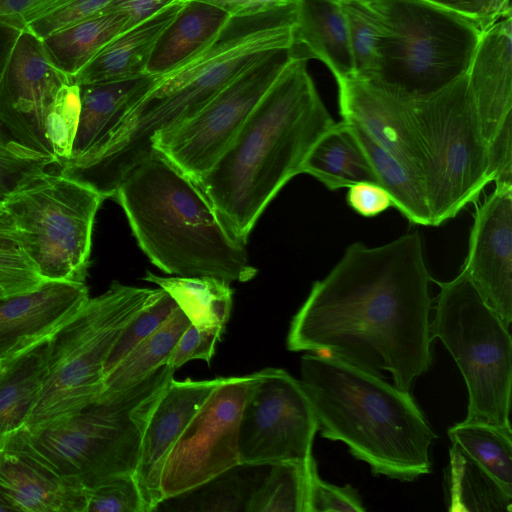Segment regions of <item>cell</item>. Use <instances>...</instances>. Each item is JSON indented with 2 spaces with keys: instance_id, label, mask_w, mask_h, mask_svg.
I'll list each match as a JSON object with an SVG mask.
<instances>
[{
  "instance_id": "8d00e7d4",
  "label": "cell",
  "mask_w": 512,
  "mask_h": 512,
  "mask_svg": "<svg viewBox=\"0 0 512 512\" xmlns=\"http://www.w3.org/2000/svg\"><path fill=\"white\" fill-rule=\"evenodd\" d=\"M177 308L173 298L161 288L157 296L137 313L121 333L108 355L103 376L137 344L166 322Z\"/></svg>"
},
{
  "instance_id": "cb8c5ba5",
  "label": "cell",
  "mask_w": 512,
  "mask_h": 512,
  "mask_svg": "<svg viewBox=\"0 0 512 512\" xmlns=\"http://www.w3.org/2000/svg\"><path fill=\"white\" fill-rule=\"evenodd\" d=\"M230 16L220 8L186 0L158 38L144 74L162 76L207 48L220 34Z\"/></svg>"
},
{
  "instance_id": "5bb4252c",
  "label": "cell",
  "mask_w": 512,
  "mask_h": 512,
  "mask_svg": "<svg viewBox=\"0 0 512 512\" xmlns=\"http://www.w3.org/2000/svg\"><path fill=\"white\" fill-rule=\"evenodd\" d=\"M253 376L239 425L240 464L312 459L318 422L301 381L280 368H265Z\"/></svg>"
},
{
  "instance_id": "9c48e42d",
  "label": "cell",
  "mask_w": 512,
  "mask_h": 512,
  "mask_svg": "<svg viewBox=\"0 0 512 512\" xmlns=\"http://www.w3.org/2000/svg\"><path fill=\"white\" fill-rule=\"evenodd\" d=\"M384 35L373 80L405 99L433 94L466 74L482 30L423 0H365Z\"/></svg>"
},
{
  "instance_id": "277c9868",
  "label": "cell",
  "mask_w": 512,
  "mask_h": 512,
  "mask_svg": "<svg viewBox=\"0 0 512 512\" xmlns=\"http://www.w3.org/2000/svg\"><path fill=\"white\" fill-rule=\"evenodd\" d=\"M139 247L167 274L247 282L257 269L197 184L155 153L134 168L113 197Z\"/></svg>"
},
{
  "instance_id": "603a6c76",
  "label": "cell",
  "mask_w": 512,
  "mask_h": 512,
  "mask_svg": "<svg viewBox=\"0 0 512 512\" xmlns=\"http://www.w3.org/2000/svg\"><path fill=\"white\" fill-rule=\"evenodd\" d=\"M185 1L176 0L117 35L73 77V81L81 86L143 75L158 38L178 14Z\"/></svg>"
},
{
  "instance_id": "f5cc1de1",
  "label": "cell",
  "mask_w": 512,
  "mask_h": 512,
  "mask_svg": "<svg viewBox=\"0 0 512 512\" xmlns=\"http://www.w3.org/2000/svg\"><path fill=\"white\" fill-rule=\"evenodd\" d=\"M336 1L343 3V2H350V1L361 2V1H365V0H336Z\"/></svg>"
},
{
  "instance_id": "7c38bea8",
  "label": "cell",
  "mask_w": 512,
  "mask_h": 512,
  "mask_svg": "<svg viewBox=\"0 0 512 512\" xmlns=\"http://www.w3.org/2000/svg\"><path fill=\"white\" fill-rule=\"evenodd\" d=\"M290 56L277 50L243 71L196 115L153 138V150L194 182L216 162L272 85Z\"/></svg>"
},
{
  "instance_id": "7402d4cb",
  "label": "cell",
  "mask_w": 512,
  "mask_h": 512,
  "mask_svg": "<svg viewBox=\"0 0 512 512\" xmlns=\"http://www.w3.org/2000/svg\"><path fill=\"white\" fill-rule=\"evenodd\" d=\"M290 52L323 62L336 81L354 75L346 18L336 0H297Z\"/></svg>"
},
{
  "instance_id": "4316f807",
  "label": "cell",
  "mask_w": 512,
  "mask_h": 512,
  "mask_svg": "<svg viewBox=\"0 0 512 512\" xmlns=\"http://www.w3.org/2000/svg\"><path fill=\"white\" fill-rule=\"evenodd\" d=\"M444 488L448 511H512V493L456 444H452L449 450Z\"/></svg>"
},
{
  "instance_id": "ab89813d",
  "label": "cell",
  "mask_w": 512,
  "mask_h": 512,
  "mask_svg": "<svg viewBox=\"0 0 512 512\" xmlns=\"http://www.w3.org/2000/svg\"><path fill=\"white\" fill-rule=\"evenodd\" d=\"M44 282L15 239L0 240V298L32 291Z\"/></svg>"
},
{
  "instance_id": "8fae6325",
  "label": "cell",
  "mask_w": 512,
  "mask_h": 512,
  "mask_svg": "<svg viewBox=\"0 0 512 512\" xmlns=\"http://www.w3.org/2000/svg\"><path fill=\"white\" fill-rule=\"evenodd\" d=\"M431 339H439L456 362L468 390L465 421L511 428L512 340L462 269L437 282Z\"/></svg>"
},
{
  "instance_id": "4dcf8cb0",
  "label": "cell",
  "mask_w": 512,
  "mask_h": 512,
  "mask_svg": "<svg viewBox=\"0 0 512 512\" xmlns=\"http://www.w3.org/2000/svg\"><path fill=\"white\" fill-rule=\"evenodd\" d=\"M345 121L372 166L379 185L411 223L432 226L431 213L422 182L391 153L378 144L359 124Z\"/></svg>"
},
{
  "instance_id": "e0dca14e",
  "label": "cell",
  "mask_w": 512,
  "mask_h": 512,
  "mask_svg": "<svg viewBox=\"0 0 512 512\" xmlns=\"http://www.w3.org/2000/svg\"><path fill=\"white\" fill-rule=\"evenodd\" d=\"M485 303L512 322V186L496 185L477 206L463 267Z\"/></svg>"
},
{
  "instance_id": "1f68e13d",
  "label": "cell",
  "mask_w": 512,
  "mask_h": 512,
  "mask_svg": "<svg viewBox=\"0 0 512 512\" xmlns=\"http://www.w3.org/2000/svg\"><path fill=\"white\" fill-rule=\"evenodd\" d=\"M190 324L178 307L166 322L104 374L99 398L125 390L166 365L179 338Z\"/></svg>"
},
{
  "instance_id": "9a60e30c",
  "label": "cell",
  "mask_w": 512,
  "mask_h": 512,
  "mask_svg": "<svg viewBox=\"0 0 512 512\" xmlns=\"http://www.w3.org/2000/svg\"><path fill=\"white\" fill-rule=\"evenodd\" d=\"M73 78L50 60L42 39L29 29L18 35L0 74V125L26 151L56 164L47 139L49 110Z\"/></svg>"
},
{
  "instance_id": "74e56055",
  "label": "cell",
  "mask_w": 512,
  "mask_h": 512,
  "mask_svg": "<svg viewBox=\"0 0 512 512\" xmlns=\"http://www.w3.org/2000/svg\"><path fill=\"white\" fill-rule=\"evenodd\" d=\"M238 466L222 473L196 489L200 490L199 507L204 511H238L246 510V505L263 478L254 475H241ZM265 476V475H264Z\"/></svg>"
},
{
  "instance_id": "44dd1931",
  "label": "cell",
  "mask_w": 512,
  "mask_h": 512,
  "mask_svg": "<svg viewBox=\"0 0 512 512\" xmlns=\"http://www.w3.org/2000/svg\"><path fill=\"white\" fill-rule=\"evenodd\" d=\"M84 489L19 449H0V501L11 511L85 512Z\"/></svg>"
},
{
  "instance_id": "d6986e66",
  "label": "cell",
  "mask_w": 512,
  "mask_h": 512,
  "mask_svg": "<svg viewBox=\"0 0 512 512\" xmlns=\"http://www.w3.org/2000/svg\"><path fill=\"white\" fill-rule=\"evenodd\" d=\"M224 378H173L158 398L144 429L133 473L145 512L155 511L162 504L160 480L165 460L199 406Z\"/></svg>"
},
{
  "instance_id": "2e32d148",
  "label": "cell",
  "mask_w": 512,
  "mask_h": 512,
  "mask_svg": "<svg viewBox=\"0 0 512 512\" xmlns=\"http://www.w3.org/2000/svg\"><path fill=\"white\" fill-rule=\"evenodd\" d=\"M468 83L496 180L512 177V15L482 30Z\"/></svg>"
},
{
  "instance_id": "ee69618b",
  "label": "cell",
  "mask_w": 512,
  "mask_h": 512,
  "mask_svg": "<svg viewBox=\"0 0 512 512\" xmlns=\"http://www.w3.org/2000/svg\"><path fill=\"white\" fill-rule=\"evenodd\" d=\"M449 10L484 30L498 19L511 14L510 0H423Z\"/></svg>"
},
{
  "instance_id": "6da1fadb",
  "label": "cell",
  "mask_w": 512,
  "mask_h": 512,
  "mask_svg": "<svg viewBox=\"0 0 512 512\" xmlns=\"http://www.w3.org/2000/svg\"><path fill=\"white\" fill-rule=\"evenodd\" d=\"M418 232L369 247L350 244L293 316L287 349L330 356L409 392L432 364V299Z\"/></svg>"
},
{
  "instance_id": "11a10c76",
  "label": "cell",
  "mask_w": 512,
  "mask_h": 512,
  "mask_svg": "<svg viewBox=\"0 0 512 512\" xmlns=\"http://www.w3.org/2000/svg\"><path fill=\"white\" fill-rule=\"evenodd\" d=\"M0 365H1V362H0Z\"/></svg>"
},
{
  "instance_id": "ffe728a7",
  "label": "cell",
  "mask_w": 512,
  "mask_h": 512,
  "mask_svg": "<svg viewBox=\"0 0 512 512\" xmlns=\"http://www.w3.org/2000/svg\"><path fill=\"white\" fill-rule=\"evenodd\" d=\"M89 298L85 282L75 281H45L0 298V362L50 338Z\"/></svg>"
},
{
  "instance_id": "7bdbcfd3",
  "label": "cell",
  "mask_w": 512,
  "mask_h": 512,
  "mask_svg": "<svg viewBox=\"0 0 512 512\" xmlns=\"http://www.w3.org/2000/svg\"><path fill=\"white\" fill-rule=\"evenodd\" d=\"M114 0H74L29 23L26 28L40 39L102 12Z\"/></svg>"
},
{
  "instance_id": "5b68a950",
  "label": "cell",
  "mask_w": 512,
  "mask_h": 512,
  "mask_svg": "<svg viewBox=\"0 0 512 512\" xmlns=\"http://www.w3.org/2000/svg\"><path fill=\"white\" fill-rule=\"evenodd\" d=\"M174 372L163 365L137 384L36 433H23L6 447L85 487L133 474L150 414Z\"/></svg>"
},
{
  "instance_id": "db71d44e",
  "label": "cell",
  "mask_w": 512,
  "mask_h": 512,
  "mask_svg": "<svg viewBox=\"0 0 512 512\" xmlns=\"http://www.w3.org/2000/svg\"><path fill=\"white\" fill-rule=\"evenodd\" d=\"M0 502H1V501H0ZM1 503H3V502H1ZM3 504H4V503H3ZM7 507H8V506H7Z\"/></svg>"
},
{
  "instance_id": "60d3db41",
  "label": "cell",
  "mask_w": 512,
  "mask_h": 512,
  "mask_svg": "<svg viewBox=\"0 0 512 512\" xmlns=\"http://www.w3.org/2000/svg\"><path fill=\"white\" fill-rule=\"evenodd\" d=\"M325 511L364 512L365 508L357 490L322 480L315 464L310 473L308 512Z\"/></svg>"
},
{
  "instance_id": "681fc988",
  "label": "cell",
  "mask_w": 512,
  "mask_h": 512,
  "mask_svg": "<svg viewBox=\"0 0 512 512\" xmlns=\"http://www.w3.org/2000/svg\"><path fill=\"white\" fill-rule=\"evenodd\" d=\"M21 31L20 29L0 24V74Z\"/></svg>"
},
{
  "instance_id": "f6af8a7d",
  "label": "cell",
  "mask_w": 512,
  "mask_h": 512,
  "mask_svg": "<svg viewBox=\"0 0 512 512\" xmlns=\"http://www.w3.org/2000/svg\"><path fill=\"white\" fill-rule=\"evenodd\" d=\"M346 202L356 213L373 217L393 206L390 194L380 185L361 182L348 187Z\"/></svg>"
},
{
  "instance_id": "f1b7e54d",
  "label": "cell",
  "mask_w": 512,
  "mask_h": 512,
  "mask_svg": "<svg viewBox=\"0 0 512 512\" xmlns=\"http://www.w3.org/2000/svg\"><path fill=\"white\" fill-rule=\"evenodd\" d=\"M128 29L122 12H100L42 39L52 63L73 78L113 38Z\"/></svg>"
},
{
  "instance_id": "484cf974",
  "label": "cell",
  "mask_w": 512,
  "mask_h": 512,
  "mask_svg": "<svg viewBox=\"0 0 512 512\" xmlns=\"http://www.w3.org/2000/svg\"><path fill=\"white\" fill-rule=\"evenodd\" d=\"M47 340L1 362L0 449L25 432L45 374Z\"/></svg>"
},
{
  "instance_id": "bcb514c9",
  "label": "cell",
  "mask_w": 512,
  "mask_h": 512,
  "mask_svg": "<svg viewBox=\"0 0 512 512\" xmlns=\"http://www.w3.org/2000/svg\"><path fill=\"white\" fill-rule=\"evenodd\" d=\"M174 1L176 0H114L102 12L124 13L128 17L129 29Z\"/></svg>"
},
{
  "instance_id": "f35d334b",
  "label": "cell",
  "mask_w": 512,
  "mask_h": 512,
  "mask_svg": "<svg viewBox=\"0 0 512 512\" xmlns=\"http://www.w3.org/2000/svg\"><path fill=\"white\" fill-rule=\"evenodd\" d=\"M85 512H145L133 474L107 478L85 487Z\"/></svg>"
},
{
  "instance_id": "30bf717a",
  "label": "cell",
  "mask_w": 512,
  "mask_h": 512,
  "mask_svg": "<svg viewBox=\"0 0 512 512\" xmlns=\"http://www.w3.org/2000/svg\"><path fill=\"white\" fill-rule=\"evenodd\" d=\"M407 105L425 155L432 226H439L476 202L492 182L467 73L433 94L407 99Z\"/></svg>"
},
{
  "instance_id": "f546056e",
  "label": "cell",
  "mask_w": 512,
  "mask_h": 512,
  "mask_svg": "<svg viewBox=\"0 0 512 512\" xmlns=\"http://www.w3.org/2000/svg\"><path fill=\"white\" fill-rule=\"evenodd\" d=\"M143 279L165 290L194 326L225 330L233 303L229 282L210 276L162 277L150 271Z\"/></svg>"
},
{
  "instance_id": "d4e9b609",
  "label": "cell",
  "mask_w": 512,
  "mask_h": 512,
  "mask_svg": "<svg viewBox=\"0 0 512 512\" xmlns=\"http://www.w3.org/2000/svg\"><path fill=\"white\" fill-rule=\"evenodd\" d=\"M156 77L143 74L125 80L81 85L80 114L71 157L79 156L98 144L143 96Z\"/></svg>"
},
{
  "instance_id": "d590c367",
  "label": "cell",
  "mask_w": 512,
  "mask_h": 512,
  "mask_svg": "<svg viewBox=\"0 0 512 512\" xmlns=\"http://www.w3.org/2000/svg\"><path fill=\"white\" fill-rule=\"evenodd\" d=\"M79 114L80 86L71 80L59 90L46 122L47 139L59 166L72 155Z\"/></svg>"
},
{
  "instance_id": "ac0fdd59",
  "label": "cell",
  "mask_w": 512,
  "mask_h": 512,
  "mask_svg": "<svg viewBox=\"0 0 512 512\" xmlns=\"http://www.w3.org/2000/svg\"><path fill=\"white\" fill-rule=\"evenodd\" d=\"M336 82L342 120L359 124L423 184L425 155L409 115L407 99L356 75Z\"/></svg>"
},
{
  "instance_id": "816d5d0a",
  "label": "cell",
  "mask_w": 512,
  "mask_h": 512,
  "mask_svg": "<svg viewBox=\"0 0 512 512\" xmlns=\"http://www.w3.org/2000/svg\"><path fill=\"white\" fill-rule=\"evenodd\" d=\"M15 239L14 231L0 228V240L3 239Z\"/></svg>"
},
{
  "instance_id": "4fadbf2b",
  "label": "cell",
  "mask_w": 512,
  "mask_h": 512,
  "mask_svg": "<svg viewBox=\"0 0 512 512\" xmlns=\"http://www.w3.org/2000/svg\"><path fill=\"white\" fill-rule=\"evenodd\" d=\"M253 380V374L225 377L199 406L165 460L163 502L240 465L239 425Z\"/></svg>"
},
{
  "instance_id": "7dc6e473",
  "label": "cell",
  "mask_w": 512,
  "mask_h": 512,
  "mask_svg": "<svg viewBox=\"0 0 512 512\" xmlns=\"http://www.w3.org/2000/svg\"><path fill=\"white\" fill-rule=\"evenodd\" d=\"M225 11L230 17L248 16L278 7L295 4L297 0H196Z\"/></svg>"
},
{
  "instance_id": "f907efd6",
  "label": "cell",
  "mask_w": 512,
  "mask_h": 512,
  "mask_svg": "<svg viewBox=\"0 0 512 512\" xmlns=\"http://www.w3.org/2000/svg\"><path fill=\"white\" fill-rule=\"evenodd\" d=\"M0 228L14 231L13 224L7 214L4 212L2 204L0 202Z\"/></svg>"
},
{
  "instance_id": "c3c4849f",
  "label": "cell",
  "mask_w": 512,
  "mask_h": 512,
  "mask_svg": "<svg viewBox=\"0 0 512 512\" xmlns=\"http://www.w3.org/2000/svg\"><path fill=\"white\" fill-rule=\"evenodd\" d=\"M35 0H0V24L26 28L24 15Z\"/></svg>"
},
{
  "instance_id": "7a4b0ae2",
  "label": "cell",
  "mask_w": 512,
  "mask_h": 512,
  "mask_svg": "<svg viewBox=\"0 0 512 512\" xmlns=\"http://www.w3.org/2000/svg\"><path fill=\"white\" fill-rule=\"evenodd\" d=\"M290 56L214 165L195 183L221 222L245 244L266 206L336 124L308 72Z\"/></svg>"
},
{
  "instance_id": "ba28073f",
  "label": "cell",
  "mask_w": 512,
  "mask_h": 512,
  "mask_svg": "<svg viewBox=\"0 0 512 512\" xmlns=\"http://www.w3.org/2000/svg\"><path fill=\"white\" fill-rule=\"evenodd\" d=\"M103 200L89 183L42 167L23 176L1 204L16 242L45 281L85 282Z\"/></svg>"
},
{
  "instance_id": "d6a6232c",
  "label": "cell",
  "mask_w": 512,
  "mask_h": 512,
  "mask_svg": "<svg viewBox=\"0 0 512 512\" xmlns=\"http://www.w3.org/2000/svg\"><path fill=\"white\" fill-rule=\"evenodd\" d=\"M314 457L309 461H282L269 466L252 493L246 512H308L309 481Z\"/></svg>"
},
{
  "instance_id": "836d02e7",
  "label": "cell",
  "mask_w": 512,
  "mask_h": 512,
  "mask_svg": "<svg viewBox=\"0 0 512 512\" xmlns=\"http://www.w3.org/2000/svg\"><path fill=\"white\" fill-rule=\"evenodd\" d=\"M452 444L461 447L512 493V430L497 425L465 421L450 427Z\"/></svg>"
},
{
  "instance_id": "b9f144b4",
  "label": "cell",
  "mask_w": 512,
  "mask_h": 512,
  "mask_svg": "<svg viewBox=\"0 0 512 512\" xmlns=\"http://www.w3.org/2000/svg\"><path fill=\"white\" fill-rule=\"evenodd\" d=\"M223 332L190 324L179 338L166 365L176 370L191 360H204L210 364Z\"/></svg>"
},
{
  "instance_id": "52a82bcc",
  "label": "cell",
  "mask_w": 512,
  "mask_h": 512,
  "mask_svg": "<svg viewBox=\"0 0 512 512\" xmlns=\"http://www.w3.org/2000/svg\"><path fill=\"white\" fill-rule=\"evenodd\" d=\"M160 290L113 281L52 334L46 344L42 386L24 433L63 421L99 399L114 344Z\"/></svg>"
},
{
  "instance_id": "3957f363",
  "label": "cell",
  "mask_w": 512,
  "mask_h": 512,
  "mask_svg": "<svg viewBox=\"0 0 512 512\" xmlns=\"http://www.w3.org/2000/svg\"><path fill=\"white\" fill-rule=\"evenodd\" d=\"M300 373L323 438L346 444L374 475L413 481L430 472L429 449L437 436L409 392L315 353L301 357Z\"/></svg>"
},
{
  "instance_id": "83f0119b",
  "label": "cell",
  "mask_w": 512,
  "mask_h": 512,
  "mask_svg": "<svg viewBox=\"0 0 512 512\" xmlns=\"http://www.w3.org/2000/svg\"><path fill=\"white\" fill-rule=\"evenodd\" d=\"M302 173L315 177L329 190L348 188L361 182L379 185L365 153L343 120L314 146Z\"/></svg>"
},
{
  "instance_id": "e575fe53",
  "label": "cell",
  "mask_w": 512,
  "mask_h": 512,
  "mask_svg": "<svg viewBox=\"0 0 512 512\" xmlns=\"http://www.w3.org/2000/svg\"><path fill=\"white\" fill-rule=\"evenodd\" d=\"M349 34L354 75L374 79L379 69L382 23L366 1L341 3Z\"/></svg>"
},
{
  "instance_id": "8992f818",
  "label": "cell",
  "mask_w": 512,
  "mask_h": 512,
  "mask_svg": "<svg viewBox=\"0 0 512 512\" xmlns=\"http://www.w3.org/2000/svg\"><path fill=\"white\" fill-rule=\"evenodd\" d=\"M294 27L295 4L230 17L207 48L156 77L129 113L132 131L149 142L185 123L243 71L274 51L290 49Z\"/></svg>"
}]
</instances>
